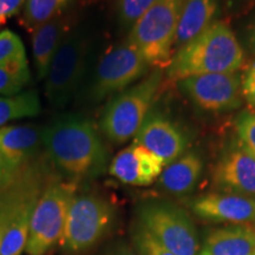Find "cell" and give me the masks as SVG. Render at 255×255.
Segmentation results:
<instances>
[{
    "label": "cell",
    "instance_id": "6da1fadb",
    "mask_svg": "<svg viewBox=\"0 0 255 255\" xmlns=\"http://www.w3.org/2000/svg\"><path fill=\"white\" fill-rule=\"evenodd\" d=\"M47 157L70 181L98 176L107 164V150L97 128L89 119L62 115L43 130Z\"/></svg>",
    "mask_w": 255,
    "mask_h": 255
},
{
    "label": "cell",
    "instance_id": "7a4b0ae2",
    "mask_svg": "<svg viewBox=\"0 0 255 255\" xmlns=\"http://www.w3.org/2000/svg\"><path fill=\"white\" fill-rule=\"evenodd\" d=\"M244 59V49L231 26L226 21L215 20L177 49L169 63L168 76L180 82L207 73H237Z\"/></svg>",
    "mask_w": 255,
    "mask_h": 255
},
{
    "label": "cell",
    "instance_id": "3957f363",
    "mask_svg": "<svg viewBox=\"0 0 255 255\" xmlns=\"http://www.w3.org/2000/svg\"><path fill=\"white\" fill-rule=\"evenodd\" d=\"M115 219L114 206L92 193L75 194L70 203L60 244L66 255H84L101 242Z\"/></svg>",
    "mask_w": 255,
    "mask_h": 255
},
{
    "label": "cell",
    "instance_id": "277c9868",
    "mask_svg": "<svg viewBox=\"0 0 255 255\" xmlns=\"http://www.w3.org/2000/svg\"><path fill=\"white\" fill-rule=\"evenodd\" d=\"M78 183L51 178L41 191L33 212L26 245L28 255H45L60 244L66 216Z\"/></svg>",
    "mask_w": 255,
    "mask_h": 255
},
{
    "label": "cell",
    "instance_id": "5b68a950",
    "mask_svg": "<svg viewBox=\"0 0 255 255\" xmlns=\"http://www.w3.org/2000/svg\"><path fill=\"white\" fill-rule=\"evenodd\" d=\"M184 0H156L131 26L128 40L138 49L149 65L171 60Z\"/></svg>",
    "mask_w": 255,
    "mask_h": 255
},
{
    "label": "cell",
    "instance_id": "8992f818",
    "mask_svg": "<svg viewBox=\"0 0 255 255\" xmlns=\"http://www.w3.org/2000/svg\"><path fill=\"white\" fill-rule=\"evenodd\" d=\"M161 83L162 73L152 72L110 102L101 120V129L109 141L122 144L136 136L149 116Z\"/></svg>",
    "mask_w": 255,
    "mask_h": 255
},
{
    "label": "cell",
    "instance_id": "52a82bcc",
    "mask_svg": "<svg viewBox=\"0 0 255 255\" xmlns=\"http://www.w3.org/2000/svg\"><path fill=\"white\" fill-rule=\"evenodd\" d=\"M137 219L175 255H200L195 223L184 209L168 202L151 201L139 207Z\"/></svg>",
    "mask_w": 255,
    "mask_h": 255
},
{
    "label": "cell",
    "instance_id": "ba28073f",
    "mask_svg": "<svg viewBox=\"0 0 255 255\" xmlns=\"http://www.w3.org/2000/svg\"><path fill=\"white\" fill-rule=\"evenodd\" d=\"M150 65L129 40L115 46L100 60L90 88V97L101 101L124 91L141 79Z\"/></svg>",
    "mask_w": 255,
    "mask_h": 255
},
{
    "label": "cell",
    "instance_id": "9c48e42d",
    "mask_svg": "<svg viewBox=\"0 0 255 255\" xmlns=\"http://www.w3.org/2000/svg\"><path fill=\"white\" fill-rule=\"evenodd\" d=\"M85 59L87 41L83 34H66L46 75L45 94L52 107H65L73 97L84 73Z\"/></svg>",
    "mask_w": 255,
    "mask_h": 255
},
{
    "label": "cell",
    "instance_id": "30bf717a",
    "mask_svg": "<svg viewBox=\"0 0 255 255\" xmlns=\"http://www.w3.org/2000/svg\"><path fill=\"white\" fill-rule=\"evenodd\" d=\"M180 88L189 100L208 113H225L242 103L241 78L237 73H207L180 81Z\"/></svg>",
    "mask_w": 255,
    "mask_h": 255
},
{
    "label": "cell",
    "instance_id": "8fae6325",
    "mask_svg": "<svg viewBox=\"0 0 255 255\" xmlns=\"http://www.w3.org/2000/svg\"><path fill=\"white\" fill-rule=\"evenodd\" d=\"M213 183L223 193L255 199V156L240 144L231 148L214 167Z\"/></svg>",
    "mask_w": 255,
    "mask_h": 255
},
{
    "label": "cell",
    "instance_id": "7c38bea8",
    "mask_svg": "<svg viewBox=\"0 0 255 255\" xmlns=\"http://www.w3.org/2000/svg\"><path fill=\"white\" fill-rule=\"evenodd\" d=\"M190 209L201 219L231 225H246L255 221V199L238 194H205L190 202Z\"/></svg>",
    "mask_w": 255,
    "mask_h": 255
},
{
    "label": "cell",
    "instance_id": "4fadbf2b",
    "mask_svg": "<svg viewBox=\"0 0 255 255\" xmlns=\"http://www.w3.org/2000/svg\"><path fill=\"white\" fill-rule=\"evenodd\" d=\"M133 143L148 149L165 165L182 156L187 149V138L180 128L157 114H149Z\"/></svg>",
    "mask_w": 255,
    "mask_h": 255
},
{
    "label": "cell",
    "instance_id": "5bb4252c",
    "mask_svg": "<svg viewBox=\"0 0 255 255\" xmlns=\"http://www.w3.org/2000/svg\"><path fill=\"white\" fill-rule=\"evenodd\" d=\"M164 167L161 158L142 145L132 143L115 156L109 171L121 182L146 187L158 180Z\"/></svg>",
    "mask_w": 255,
    "mask_h": 255
},
{
    "label": "cell",
    "instance_id": "9a60e30c",
    "mask_svg": "<svg viewBox=\"0 0 255 255\" xmlns=\"http://www.w3.org/2000/svg\"><path fill=\"white\" fill-rule=\"evenodd\" d=\"M43 130L44 128L32 124L0 128V152L11 177L30 165L31 159L44 146Z\"/></svg>",
    "mask_w": 255,
    "mask_h": 255
},
{
    "label": "cell",
    "instance_id": "2e32d148",
    "mask_svg": "<svg viewBox=\"0 0 255 255\" xmlns=\"http://www.w3.org/2000/svg\"><path fill=\"white\" fill-rule=\"evenodd\" d=\"M202 170L203 162L200 155L195 151H188L165 165L158 177V184L171 195H188L195 189Z\"/></svg>",
    "mask_w": 255,
    "mask_h": 255
},
{
    "label": "cell",
    "instance_id": "e0dca14e",
    "mask_svg": "<svg viewBox=\"0 0 255 255\" xmlns=\"http://www.w3.org/2000/svg\"><path fill=\"white\" fill-rule=\"evenodd\" d=\"M200 255H255V231L233 225L207 235Z\"/></svg>",
    "mask_w": 255,
    "mask_h": 255
},
{
    "label": "cell",
    "instance_id": "ac0fdd59",
    "mask_svg": "<svg viewBox=\"0 0 255 255\" xmlns=\"http://www.w3.org/2000/svg\"><path fill=\"white\" fill-rule=\"evenodd\" d=\"M41 176L39 168L27 165L11 182L0 188V242L20 203L32 191L43 186Z\"/></svg>",
    "mask_w": 255,
    "mask_h": 255
},
{
    "label": "cell",
    "instance_id": "d6986e66",
    "mask_svg": "<svg viewBox=\"0 0 255 255\" xmlns=\"http://www.w3.org/2000/svg\"><path fill=\"white\" fill-rule=\"evenodd\" d=\"M31 33L34 66L39 78H44L60 44L68 34V23L65 18L58 15L34 28Z\"/></svg>",
    "mask_w": 255,
    "mask_h": 255
},
{
    "label": "cell",
    "instance_id": "ffe728a7",
    "mask_svg": "<svg viewBox=\"0 0 255 255\" xmlns=\"http://www.w3.org/2000/svg\"><path fill=\"white\" fill-rule=\"evenodd\" d=\"M218 0H184L178 20L175 47L180 49L215 21Z\"/></svg>",
    "mask_w": 255,
    "mask_h": 255
},
{
    "label": "cell",
    "instance_id": "44dd1931",
    "mask_svg": "<svg viewBox=\"0 0 255 255\" xmlns=\"http://www.w3.org/2000/svg\"><path fill=\"white\" fill-rule=\"evenodd\" d=\"M44 188L32 191L15 210L0 242V255H20L26 250L32 212Z\"/></svg>",
    "mask_w": 255,
    "mask_h": 255
},
{
    "label": "cell",
    "instance_id": "7402d4cb",
    "mask_svg": "<svg viewBox=\"0 0 255 255\" xmlns=\"http://www.w3.org/2000/svg\"><path fill=\"white\" fill-rule=\"evenodd\" d=\"M40 110L39 96L34 90L0 97V128L12 121L36 117Z\"/></svg>",
    "mask_w": 255,
    "mask_h": 255
},
{
    "label": "cell",
    "instance_id": "603a6c76",
    "mask_svg": "<svg viewBox=\"0 0 255 255\" xmlns=\"http://www.w3.org/2000/svg\"><path fill=\"white\" fill-rule=\"evenodd\" d=\"M70 0H26L23 13V24L28 31L58 17Z\"/></svg>",
    "mask_w": 255,
    "mask_h": 255
},
{
    "label": "cell",
    "instance_id": "cb8c5ba5",
    "mask_svg": "<svg viewBox=\"0 0 255 255\" xmlns=\"http://www.w3.org/2000/svg\"><path fill=\"white\" fill-rule=\"evenodd\" d=\"M30 79L27 60L0 65V95L6 97L20 94Z\"/></svg>",
    "mask_w": 255,
    "mask_h": 255
},
{
    "label": "cell",
    "instance_id": "d4e9b609",
    "mask_svg": "<svg viewBox=\"0 0 255 255\" xmlns=\"http://www.w3.org/2000/svg\"><path fill=\"white\" fill-rule=\"evenodd\" d=\"M26 51L18 34L9 30L0 32V65L25 62Z\"/></svg>",
    "mask_w": 255,
    "mask_h": 255
},
{
    "label": "cell",
    "instance_id": "484cf974",
    "mask_svg": "<svg viewBox=\"0 0 255 255\" xmlns=\"http://www.w3.org/2000/svg\"><path fill=\"white\" fill-rule=\"evenodd\" d=\"M132 246L139 255H175L139 223L133 228Z\"/></svg>",
    "mask_w": 255,
    "mask_h": 255
},
{
    "label": "cell",
    "instance_id": "4316f807",
    "mask_svg": "<svg viewBox=\"0 0 255 255\" xmlns=\"http://www.w3.org/2000/svg\"><path fill=\"white\" fill-rule=\"evenodd\" d=\"M239 144L255 156V113H244L237 121Z\"/></svg>",
    "mask_w": 255,
    "mask_h": 255
},
{
    "label": "cell",
    "instance_id": "83f0119b",
    "mask_svg": "<svg viewBox=\"0 0 255 255\" xmlns=\"http://www.w3.org/2000/svg\"><path fill=\"white\" fill-rule=\"evenodd\" d=\"M156 0H119V14L126 26H132L136 20Z\"/></svg>",
    "mask_w": 255,
    "mask_h": 255
},
{
    "label": "cell",
    "instance_id": "f1b7e54d",
    "mask_svg": "<svg viewBox=\"0 0 255 255\" xmlns=\"http://www.w3.org/2000/svg\"><path fill=\"white\" fill-rule=\"evenodd\" d=\"M242 97L255 109V62L252 64L241 79Z\"/></svg>",
    "mask_w": 255,
    "mask_h": 255
},
{
    "label": "cell",
    "instance_id": "f546056e",
    "mask_svg": "<svg viewBox=\"0 0 255 255\" xmlns=\"http://www.w3.org/2000/svg\"><path fill=\"white\" fill-rule=\"evenodd\" d=\"M26 2V0H0V25L4 24L8 18L18 13Z\"/></svg>",
    "mask_w": 255,
    "mask_h": 255
},
{
    "label": "cell",
    "instance_id": "4dcf8cb0",
    "mask_svg": "<svg viewBox=\"0 0 255 255\" xmlns=\"http://www.w3.org/2000/svg\"><path fill=\"white\" fill-rule=\"evenodd\" d=\"M105 255H139L137 253L133 246L126 244V242H120V244L115 245L111 247L109 251L105 253Z\"/></svg>",
    "mask_w": 255,
    "mask_h": 255
},
{
    "label": "cell",
    "instance_id": "1f68e13d",
    "mask_svg": "<svg viewBox=\"0 0 255 255\" xmlns=\"http://www.w3.org/2000/svg\"><path fill=\"white\" fill-rule=\"evenodd\" d=\"M13 178L14 177H11V175H9L7 167H6L5 159L2 157L1 152H0V188H2L7 183L11 182Z\"/></svg>",
    "mask_w": 255,
    "mask_h": 255
},
{
    "label": "cell",
    "instance_id": "d6a6232c",
    "mask_svg": "<svg viewBox=\"0 0 255 255\" xmlns=\"http://www.w3.org/2000/svg\"><path fill=\"white\" fill-rule=\"evenodd\" d=\"M250 45H251L252 52H253V55L255 56V20H254V24H253V26H252V30H251Z\"/></svg>",
    "mask_w": 255,
    "mask_h": 255
}]
</instances>
